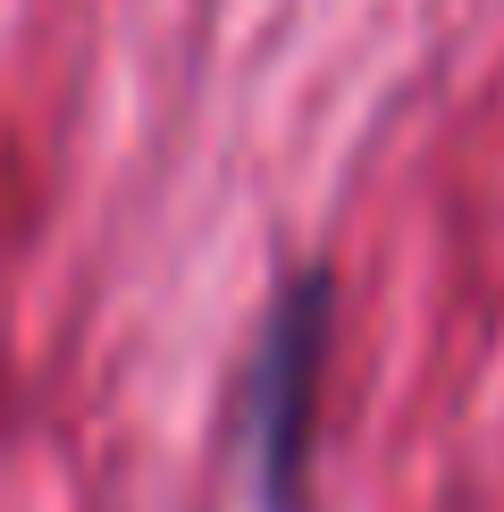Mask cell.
Instances as JSON below:
<instances>
[{
	"instance_id": "1",
	"label": "cell",
	"mask_w": 504,
	"mask_h": 512,
	"mask_svg": "<svg viewBox=\"0 0 504 512\" xmlns=\"http://www.w3.org/2000/svg\"><path fill=\"white\" fill-rule=\"evenodd\" d=\"M320 303L328 294L311 286H286L278 319H269V345H261V403H252V429H261V479L286 487L294 462H303V395H311V361H320Z\"/></svg>"
}]
</instances>
